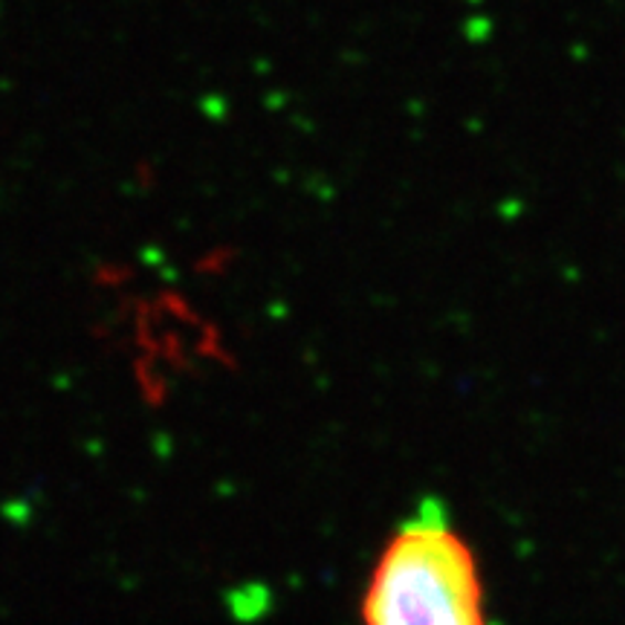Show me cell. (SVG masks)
<instances>
[{
    "mask_svg": "<svg viewBox=\"0 0 625 625\" xmlns=\"http://www.w3.org/2000/svg\"><path fill=\"white\" fill-rule=\"evenodd\" d=\"M366 625H487L473 550L441 504H426L382 550L362 603Z\"/></svg>",
    "mask_w": 625,
    "mask_h": 625,
    "instance_id": "6da1fadb",
    "label": "cell"
}]
</instances>
